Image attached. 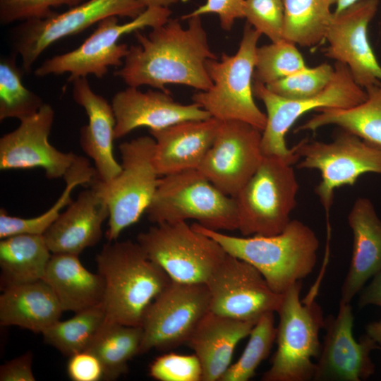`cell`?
Instances as JSON below:
<instances>
[{"label": "cell", "mask_w": 381, "mask_h": 381, "mask_svg": "<svg viewBox=\"0 0 381 381\" xmlns=\"http://www.w3.org/2000/svg\"><path fill=\"white\" fill-rule=\"evenodd\" d=\"M155 146V139L147 135L121 143L119 174L108 182L95 177L89 185L108 206V241H116L125 229L136 223L152 201L159 180L154 163Z\"/></svg>", "instance_id": "obj_8"}, {"label": "cell", "mask_w": 381, "mask_h": 381, "mask_svg": "<svg viewBox=\"0 0 381 381\" xmlns=\"http://www.w3.org/2000/svg\"><path fill=\"white\" fill-rule=\"evenodd\" d=\"M206 284L210 310L241 320L257 322L267 313L277 312L283 299L254 266L228 253Z\"/></svg>", "instance_id": "obj_15"}, {"label": "cell", "mask_w": 381, "mask_h": 381, "mask_svg": "<svg viewBox=\"0 0 381 381\" xmlns=\"http://www.w3.org/2000/svg\"><path fill=\"white\" fill-rule=\"evenodd\" d=\"M154 224L196 220L215 231L238 230L235 198L215 186L198 169L163 176L146 210Z\"/></svg>", "instance_id": "obj_5"}, {"label": "cell", "mask_w": 381, "mask_h": 381, "mask_svg": "<svg viewBox=\"0 0 381 381\" xmlns=\"http://www.w3.org/2000/svg\"><path fill=\"white\" fill-rule=\"evenodd\" d=\"M307 67L296 44L282 40L257 48L253 78L266 85Z\"/></svg>", "instance_id": "obj_36"}, {"label": "cell", "mask_w": 381, "mask_h": 381, "mask_svg": "<svg viewBox=\"0 0 381 381\" xmlns=\"http://www.w3.org/2000/svg\"><path fill=\"white\" fill-rule=\"evenodd\" d=\"M358 0H338L334 13H338Z\"/></svg>", "instance_id": "obj_47"}, {"label": "cell", "mask_w": 381, "mask_h": 381, "mask_svg": "<svg viewBox=\"0 0 381 381\" xmlns=\"http://www.w3.org/2000/svg\"><path fill=\"white\" fill-rule=\"evenodd\" d=\"M84 0H0V22L2 25L16 21L44 18L55 12L52 8L61 6L73 7Z\"/></svg>", "instance_id": "obj_40"}, {"label": "cell", "mask_w": 381, "mask_h": 381, "mask_svg": "<svg viewBox=\"0 0 381 381\" xmlns=\"http://www.w3.org/2000/svg\"><path fill=\"white\" fill-rule=\"evenodd\" d=\"M329 4L332 6L333 4H336L338 1V0H328Z\"/></svg>", "instance_id": "obj_48"}, {"label": "cell", "mask_w": 381, "mask_h": 381, "mask_svg": "<svg viewBox=\"0 0 381 381\" xmlns=\"http://www.w3.org/2000/svg\"><path fill=\"white\" fill-rule=\"evenodd\" d=\"M210 303L206 284L171 280L144 315L139 355L152 349L166 351L187 344L200 321L210 311Z\"/></svg>", "instance_id": "obj_14"}, {"label": "cell", "mask_w": 381, "mask_h": 381, "mask_svg": "<svg viewBox=\"0 0 381 381\" xmlns=\"http://www.w3.org/2000/svg\"><path fill=\"white\" fill-rule=\"evenodd\" d=\"M95 168L84 157L78 156L64 176L66 188L55 204L45 212L31 218H22L8 214L3 208L0 210V238L17 234L43 235L73 200L71 194L78 186L90 185L96 177Z\"/></svg>", "instance_id": "obj_31"}, {"label": "cell", "mask_w": 381, "mask_h": 381, "mask_svg": "<svg viewBox=\"0 0 381 381\" xmlns=\"http://www.w3.org/2000/svg\"><path fill=\"white\" fill-rule=\"evenodd\" d=\"M262 131L241 121H221L212 145L198 169L234 198L259 167Z\"/></svg>", "instance_id": "obj_16"}, {"label": "cell", "mask_w": 381, "mask_h": 381, "mask_svg": "<svg viewBox=\"0 0 381 381\" xmlns=\"http://www.w3.org/2000/svg\"><path fill=\"white\" fill-rule=\"evenodd\" d=\"M67 373L73 381L104 380V369L99 359L87 350L69 357Z\"/></svg>", "instance_id": "obj_42"}, {"label": "cell", "mask_w": 381, "mask_h": 381, "mask_svg": "<svg viewBox=\"0 0 381 381\" xmlns=\"http://www.w3.org/2000/svg\"><path fill=\"white\" fill-rule=\"evenodd\" d=\"M284 40L311 47L325 39L333 18L328 0H283Z\"/></svg>", "instance_id": "obj_32"}, {"label": "cell", "mask_w": 381, "mask_h": 381, "mask_svg": "<svg viewBox=\"0 0 381 381\" xmlns=\"http://www.w3.org/2000/svg\"><path fill=\"white\" fill-rule=\"evenodd\" d=\"M44 280L56 296L63 311L78 313L102 305L104 282L87 270L78 255L52 253Z\"/></svg>", "instance_id": "obj_27"}, {"label": "cell", "mask_w": 381, "mask_h": 381, "mask_svg": "<svg viewBox=\"0 0 381 381\" xmlns=\"http://www.w3.org/2000/svg\"><path fill=\"white\" fill-rule=\"evenodd\" d=\"M150 376L159 381H202V369L197 356L167 353L149 367Z\"/></svg>", "instance_id": "obj_39"}, {"label": "cell", "mask_w": 381, "mask_h": 381, "mask_svg": "<svg viewBox=\"0 0 381 381\" xmlns=\"http://www.w3.org/2000/svg\"><path fill=\"white\" fill-rule=\"evenodd\" d=\"M353 234V250L341 289V303L352 299L381 269V219L373 202L357 198L347 217Z\"/></svg>", "instance_id": "obj_24"}, {"label": "cell", "mask_w": 381, "mask_h": 381, "mask_svg": "<svg viewBox=\"0 0 381 381\" xmlns=\"http://www.w3.org/2000/svg\"><path fill=\"white\" fill-rule=\"evenodd\" d=\"M146 8L164 7L169 8L170 6L178 3L180 0H140Z\"/></svg>", "instance_id": "obj_46"}, {"label": "cell", "mask_w": 381, "mask_h": 381, "mask_svg": "<svg viewBox=\"0 0 381 381\" xmlns=\"http://www.w3.org/2000/svg\"><path fill=\"white\" fill-rule=\"evenodd\" d=\"M262 34L247 23L236 54L209 59L206 68L212 82L192 96L193 102L221 121H241L264 130L267 116L255 102L253 79L258 42Z\"/></svg>", "instance_id": "obj_4"}, {"label": "cell", "mask_w": 381, "mask_h": 381, "mask_svg": "<svg viewBox=\"0 0 381 381\" xmlns=\"http://www.w3.org/2000/svg\"><path fill=\"white\" fill-rule=\"evenodd\" d=\"M192 226L214 239L228 254L254 266L277 294L308 277L317 263L319 240L311 228L297 219L272 236H234L197 222Z\"/></svg>", "instance_id": "obj_2"}, {"label": "cell", "mask_w": 381, "mask_h": 381, "mask_svg": "<svg viewBox=\"0 0 381 381\" xmlns=\"http://www.w3.org/2000/svg\"><path fill=\"white\" fill-rule=\"evenodd\" d=\"M256 322L234 319L209 311L187 344L198 358L202 381H219L231 365L236 346L248 337Z\"/></svg>", "instance_id": "obj_25"}, {"label": "cell", "mask_w": 381, "mask_h": 381, "mask_svg": "<svg viewBox=\"0 0 381 381\" xmlns=\"http://www.w3.org/2000/svg\"><path fill=\"white\" fill-rule=\"evenodd\" d=\"M299 281L283 294L277 310V350L263 381L313 380L315 362L321 348L319 333L324 329L321 306L313 299L300 298Z\"/></svg>", "instance_id": "obj_7"}, {"label": "cell", "mask_w": 381, "mask_h": 381, "mask_svg": "<svg viewBox=\"0 0 381 381\" xmlns=\"http://www.w3.org/2000/svg\"><path fill=\"white\" fill-rule=\"evenodd\" d=\"M108 206L92 186L80 192L43 234L52 253L79 255L102 236V224L109 218Z\"/></svg>", "instance_id": "obj_22"}, {"label": "cell", "mask_w": 381, "mask_h": 381, "mask_svg": "<svg viewBox=\"0 0 381 381\" xmlns=\"http://www.w3.org/2000/svg\"><path fill=\"white\" fill-rule=\"evenodd\" d=\"M102 305L75 313L70 319L60 320L42 333L44 341L66 356L87 350L105 322Z\"/></svg>", "instance_id": "obj_33"}, {"label": "cell", "mask_w": 381, "mask_h": 381, "mask_svg": "<svg viewBox=\"0 0 381 381\" xmlns=\"http://www.w3.org/2000/svg\"><path fill=\"white\" fill-rule=\"evenodd\" d=\"M379 0H358L338 13L328 28L324 54L345 64L354 81L365 90L381 84V65L368 35Z\"/></svg>", "instance_id": "obj_18"}, {"label": "cell", "mask_w": 381, "mask_h": 381, "mask_svg": "<svg viewBox=\"0 0 381 381\" xmlns=\"http://www.w3.org/2000/svg\"><path fill=\"white\" fill-rule=\"evenodd\" d=\"M353 322L351 303L339 302L337 313L325 318V334L313 380L361 381L375 373L370 353L381 346L365 334L356 341Z\"/></svg>", "instance_id": "obj_17"}, {"label": "cell", "mask_w": 381, "mask_h": 381, "mask_svg": "<svg viewBox=\"0 0 381 381\" xmlns=\"http://www.w3.org/2000/svg\"><path fill=\"white\" fill-rule=\"evenodd\" d=\"M334 68L329 84L318 95L306 99L282 97L269 90L265 85L254 80V96L263 102L267 111L261 139L263 155L298 159L294 148L287 147L285 136L301 116L313 110L351 107L366 99V91L354 81L345 64L336 61Z\"/></svg>", "instance_id": "obj_11"}, {"label": "cell", "mask_w": 381, "mask_h": 381, "mask_svg": "<svg viewBox=\"0 0 381 381\" xmlns=\"http://www.w3.org/2000/svg\"><path fill=\"white\" fill-rule=\"evenodd\" d=\"M334 68L324 63L307 67L282 79L266 85L273 93L289 99L311 97L321 92L331 82Z\"/></svg>", "instance_id": "obj_37"}, {"label": "cell", "mask_w": 381, "mask_h": 381, "mask_svg": "<svg viewBox=\"0 0 381 381\" xmlns=\"http://www.w3.org/2000/svg\"><path fill=\"white\" fill-rule=\"evenodd\" d=\"M297 157L264 155L252 177L234 197L242 236H272L291 222L299 185L293 164Z\"/></svg>", "instance_id": "obj_6"}, {"label": "cell", "mask_w": 381, "mask_h": 381, "mask_svg": "<svg viewBox=\"0 0 381 381\" xmlns=\"http://www.w3.org/2000/svg\"><path fill=\"white\" fill-rule=\"evenodd\" d=\"M183 28L178 19L134 32L138 44L131 45L121 68L114 73L128 86L147 85L169 92L166 85L178 84L205 91L212 85L207 71L209 59H217L210 49L200 16L187 19Z\"/></svg>", "instance_id": "obj_1"}, {"label": "cell", "mask_w": 381, "mask_h": 381, "mask_svg": "<svg viewBox=\"0 0 381 381\" xmlns=\"http://www.w3.org/2000/svg\"><path fill=\"white\" fill-rule=\"evenodd\" d=\"M32 354L28 351L0 367L1 381H35L32 368Z\"/></svg>", "instance_id": "obj_43"}, {"label": "cell", "mask_w": 381, "mask_h": 381, "mask_svg": "<svg viewBox=\"0 0 381 381\" xmlns=\"http://www.w3.org/2000/svg\"><path fill=\"white\" fill-rule=\"evenodd\" d=\"M244 4L245 0H207L203 5L182 16L181 19L214 13L219 16L221 28L230 31L236 19L244 18Z\"/></svg>", "instance_id": "obj_41"}, {"label": "cell", "mask_w": 381, "mask_h": 381, "mask_svg": "<svg viewBox=\"0 0 381 381\" xmlns=\"http://www.w3.org/2000/svg\"><path fill=\"white\" fill-rule=\"evenodd\" d=\"M276 337L274 312H269L257 320L242 354L219 381H248L252 378L260 364L268 357Z\"/></svg>", "instance_id": "obj_35"}, {"label": "cell", "mask_w": 381, "mask_h": 381, "mask_svg": "<svg viewBox=\"0 0 381 381\" xmlns=\"http://www.w3.org/2000/svg\"><path fill=\"white\" fill-rule=\"evenodd\" d=\"M52 255L43 235L17 234L1 238V290L44 279Z\"/></svg>", "instance_id": "obj_28"}, {"label": "cell", "mask_w": 381, "mask_h": 381, "mask_svg": "<svg viewBox=\"0 0 381 381\" xmlns=\"http://www.w3.org/2000/svg\"><path fill=\"white\" fill-rule=\"evenodd\" d=\"M243 13L248 23L272 42L284 40L283 0H245Z\"/></svg>", "instance_id": "obj_38"}, {"label": "cell", "mask_w": 381, "mask_h": 381, "mask_svg": "<svg viewBox=\"0 0 381 381\" xmlns=\"http://www.w3.org/2000/svg\"><path fill=\"white\" fill-rule=\"evenodd\" d=\"M293 148L298 168L320 172L315 192L327 214L337 188L353 186L367 173L381 174V147L343 129L331 142L303 139Z\"/></svg>", "instance_id": "obj_12"}, {"label": "cell", "mask_w": 381, "mask_h": 381, "mask_svg": "<svg viewBox=\"0 0 381 381\" xmlns=\"http://www.w3.org/2000/svg\"><path fill=\"white\" fill-rule=\"evenodd\" d=\"M16 54L0 61V121L19 120L37 113L44 104L42 98L28 90L22 81V71L17 66Z\"/></svg>", "instance_id": "obj_34"}, {"label": "cell", "mask_w": 381, "mask_h": 381, "mask_svg": "<svg viewBox=\"0 0 381 381\" xmlns=\"http://www.w3.org/2000/svg\"><path fill=\"white\" fill-rule=\"evenodd\" d=\"M54 110L44 103L35 114L0 138V169L42 168L49 179L64 177L76 155L55 148L49 141Z\"/></svg>", "instance_id": "obj_19"}, {"label": "cell", "mask_w": 381, "mask_h": 381, "mask_svg": "<svg viewBox=\"0 0 381 381\" xmlns=\"http://www.w3.org/2000/svg\"><path fill=\"white\" fill-rule=\"evenodd\" d=\"M367 98L356 106L344 108H325L296 128V132L315 131L329 125H335L363 140L381 147V84L365 90Z\"/></svg>", "instance_id": "obj_29"}, {"label": "cell", "mask_w": 381, "mask_h": 381, "mask_svg": "<svg viewBox=\"0 0 381 381\" xmlns=\"http://www.w3.org/2000/svg\"><path fill=\"white\" fill-rule=\"evenodd\" d=\"M141 326H130L106 320L87 351L100 361L104 380H116L128 370V363L139 355Z\"/></svg>", "instance_id": "obj_30"}, {"label": "cell", "mask_w": 381, "mask_h": 381, "mask_svg": "<svg viewBox=\"0 0 381 381\" xmlns=\"http://www.w3.org/2000/svg\"><path fill=\"white\" fill-rule=\"evenodd\" d=\"M358 307L368 306L381 308V269L371 278L358 293Z\"/></svg>", "instance_id": "obj_44"}, {"label": "cell", "mask_w": 381, "mask_h": 381, "mask_svg": "<svg viewBox=\"0 0 381 381\" xmlns=\"http://www.w3.org/2000/svg\"><path fill=\"white\" fill-rule=\"evenodd\" d=\"M146 255L172 281L206 284L227 253L186 222L155 224L137 236Z\"/></svg>", "instance_id": "obj_10"}, {"label": "cell", "mask_w": 381, "mask_h": 381, "mask_svg": "<svg viewBox=\"0 0 381 381\" xmlns=\"http://www.w3.org/2000/svg\"><path fill=\"white\" fill-rule=\"evenodd\" d=\"M146 9L140 0H88L61 13L22 22L11 32L14 54L20 55L25 72L50 45L83 32L110 16L136 18Z\"/></svg>", "instance_id": "obj_13"}, {"label": "cell", "mask_w": 381, "mask_h": 381, "mask_svg": "<svg viewBox=\"0 0 381 381\" xmlns=\"http://www.w3.org/2000/svg\"><path fill=\"white\" fill-rule=\"evenodd\" d=\"M365 334L381 346V320L369 322L365 327Z\"/></svg>", "instance_id": "obj_45"}, {"label": "cell", "mask_w": 381, "mask_h": 381, "mask_svg": "<svg viewBox=\"0 0 381 381\" xmlns=\"http://www.w3.org/2000/svg\"><path fill=\"white\" fill-rule=\"evenodd\" d=\"M63 310L44 280L13 286L0 295V324L42 333L60 320Z\"/></svg>", "instance_id": "obj_26"}, {"label": "cell", "mask_w": 381, "mask_h": 381, "mask_svg": "<svg viewBox=\"0 0 381 381\" xmlns=\"http://www.w3.org/2000/svg\"><path fill=\"white\" fill-rule=\"evenodd\" d=\"M111 106L116 119L115 139L140 127L159 129L183 121L212 117L195 102L184 104L176 102L170 92H143L130 86L114 95Z\"/></svg>", "instance_id": "obj_20"}, {"label": "cell", "mask_w": 381, "mask_h": 381, "mask_svg": "<svg viewBox=\"0 0 381 381\" xmlns=\"http://www.w3.org/2000/svg\"><path fill=\"white\" fill-rule=\"evenodd\" d=\"M95 261L104 282L102 306L107 319L141 326L147 308L171 279L137 241H108Z\"/></svg>", "instance_id": "obj_3"}, {"label": "cell", "mask_w": 381, "mask_h": 381, "mask_svg": "<svg viewBox=\"0 0 381 381\" xmlns=\"http://www.w3.org/2000/svg\"><path fill=\"white\" fill-rule=\"evenodd\" d=\"M221 121L210 117L149 129L155 141L154 163L159 176L198 169L212 145Z\"/></svg>", "instance_id": "obj_21"}, {"label": "cell", "mask_w": 381, "mask_h": 381, "mask_svg": "<svg viewBox=\"0 0 381 381\" xmlns=\"http://www.w3.org/2000/svg\"><path fill=\"white\" fill-rule=\"evenodd\" d=\"M171 13L169 8L148 7L136 18L122 24L119 23L117 16L107 17L97 23L94 32L79 47L46 59L36 68L35 75L44 77L68 73V82L90 74L102 78L109 67L123 64L129 47L118 43L123 35L163 25Z\"/></svg>", "instance_id": "obj_9"}, {"label": "cell", "mask_w": 381, "mask_h": 381, "mask_svg": "<svg viewBox=\"0 0 381 381\" xmlns=\"http://www.w3.org/2000/svg\"><path fill=\"white\" fill-rule=\"evenodd\" d=\"M72 83L73 98L88 118L87 124L80 130V147L92 159L96 177L108 182L121 170L113 153L116 119L111 104L92 90L87 78H78Z\"/></svg>", "instance_id": "obj_23"}]
</instances>
